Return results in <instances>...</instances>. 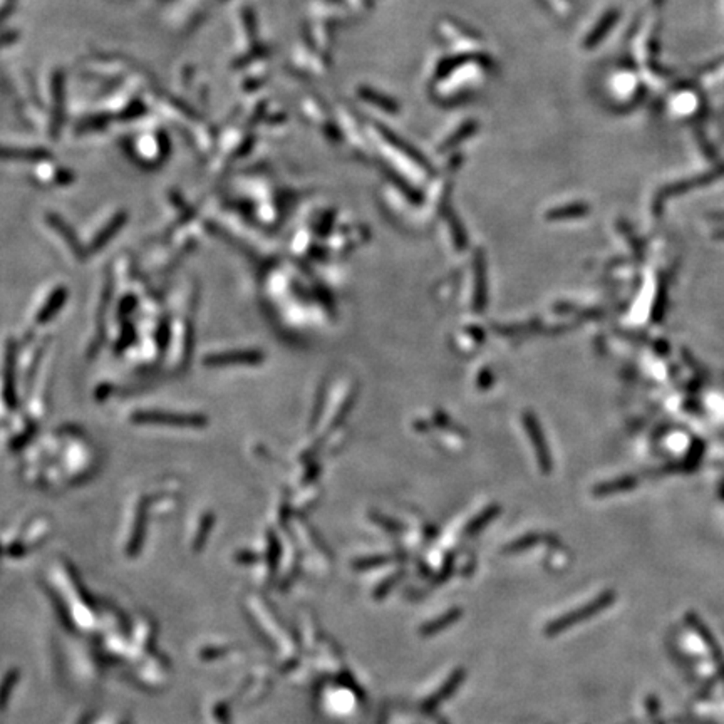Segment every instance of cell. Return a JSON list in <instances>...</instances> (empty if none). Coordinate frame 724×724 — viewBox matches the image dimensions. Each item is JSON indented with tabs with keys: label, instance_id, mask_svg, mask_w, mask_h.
I'll return each instance as SVG.
<instances>
[{
	"label": "cell",
	"instance_id": "cell-1",
	"mask_svg": "<svg viewBox=\"0 0 724 724\" xmlns=\"http://www.w3.org/2000/svg\"><path fill=\"white\" fill-rule=\"evenodd\" d=\"M133 419L138 423H149V424H169V426H199L203 424V418L197 416H183V414H168V413H136Z\"/></svg>",
	"mask_w": 724,
	"mask_h": 724
},
{
	"label": "cell",
	"instance_id": "cell-2",
	"mask_svg": "<svg viewBox=\"0 0 724 724\" xmlns=\"http://www.w3.org/2000/svg\"><path fill=\"white\" fill-rule=\"evenodd\" d=\"M262 359L259 352L247 351V352H227V354H213L206 357L205 362L208 365H233V364H257Z\"/></svg>",
	"mask_w": 724,
	"mask_h": 724
}]
</instances>
